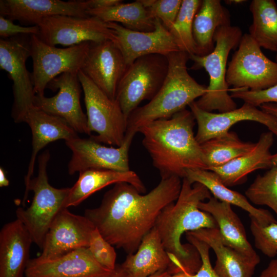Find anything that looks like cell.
I'll return each mask as SVG.
<instances>
[{
  "label": "cell",
  "instance_id": "d4e9b609",
  "mask_svg": "<svg viewBox=\"0 0 277 277\" xmlns=\"http://www.w3.org/2000/svg\"><path fill=\"white\" fill-rule=\"evenodd\" d=\"M121 266L131 277H148L166 270L174 273L173 264L155 227L144 237L136 251L128 254Z\"/></svg>",
  "mask_w": 277,
  "mask_h": 277
},
{
  "label": "cell",
  "instance_id": "7bdbcfd3",
  "mask_svg": "<svg viewBox=\"0 0 277 277\" xmlns=\"http://www.w3.org/2000/svg\"><path fill=\"white\" fill-rule=\"evenodd\" d=\"M263 111L271 114L277 118V104L272 103L264 104L260 106Z\"/></svg>",
  "mask_w": 277,
  "mask_h": 277
},
{
  "label": "cell",
  "instance_id": "5bb4252c",
  "mask_svg": "<svg viewBox=\"0 0 277 277\" xmlns=\"http://www.w3.org/2000/svg\"><path fill=\"white\" fill-rule=\"evenodd\" d=\"M81 84L78 72H65L53 79L47 87L52 90L58 89L51 97L36 95L34 98L35 108L49 114L63 118L76 132L91 135L87 115L80 103Z\"/></svg>",
  "mask_w": 277,
  "mask_h": 277
},
{
  "label": "cell",
  "instance_id": "83f0119b",
  "mask_svg": "<svg viewBox=\"0 0 277 277\" xmlns=\"http://www.w3.org/2000/svg\"><path fill=\"white\" fill-rule=\"evenodd\" d=\"M185 177L192 183L197 182L204 185L213 197L219 201L235 205L247 211L249 217L254 218L262 225L277 222L268 210L254 207L245 196L225 186L219 176L212 171L189 169L186 171Z\"/></svg>",
  "mask_w": 277,
  "mask_h": 277
},
{
  "label": "cell",
  "instance_id": "d6986e66",
  "mask_svg": "<svg viewBox=\"0 0 277 277\" xmlns=\"http://www.w3.org/2000/svg\"><path fill=\"white\" fill-rule=\"evenodd\" d=\"M113 271L101 265L84 247L54 259H30L25 277H108Z\"/></svg>",
  "mask_w": 277,
  "mask_h": 277
},
{
  "label": "cell",
  "instance_id": "ab89813d",
  "mask_svg": "<svg viewBox=\"0 0 277 277\" xmlns=\"http://www.w3.org/2000/svg\"><path fill=\"white\" fill-rule=\"evenodd\" d=\"M39 28L37 25L23 27L15 25L13 21L0 15V36L1 38H7L21 35L38 36Z\"/></svg>",
  "mask_w": 277,
  "mask_h": 277
},
{
  "label": "cell",
  "instance_id": "e0dca14e",
  "mask_svg": "<svg viewBox=\"0 0 277 277\" xmlns=\"http://www.w3.org/2000/svg\"><path fill=\"white\" fill-rule=\"evenodd\" d=\"M95 228L85 215L73 214L67 208L63 209L52 223L38 257L54 259L78 248H87Z\"/></svg>",
  "mask_w": 277,
  "mask_h": 277
},
{
  "label": "cell",
  "instance_id": "ba28073f",
  "mask_svg": "<svg viewBox=\"0 0 277 277\" xmlns=\"http://www.w3.org/2000/svg\"><path fill=\"white\" fill-rule=\"evenodd\" d=\"M78 77L84 91L87 124L91 135L99 143L119 147L123 143L127 120L119 103L110 98L81 71Z\"/></svg>",
  "mask_w": 277,
  "mask_h": 277
},
{
  "label": "cell",
  "instance_id": "f1b7e54d",
  "mask_svg": "<svg viewBox=\"0 0 277 277\" xmlns=\"http://www.w3.org/2000/svg\"><path fill=\"white\" fill-rule=\"evenodd\" d=\"M228 25H230L229 12L220 0L202 1L192 26L196 55H205L212 52L215 46L214 37L216 30Z\"/></svg>",
  "mask_w": 277,
  "mask_h": 277
},
{
  "label": "cell",
  "instance_id": "30bf717a",
  "mask_svg": "<svg viewBox=\"0 0 277 277\" xmlns=\"http://www.w3.org/2000/svg\"><path fill=\"white\" fill-rule=\"evenodd\" d=\"M30 36L21 35L0 39V67L13 82L12 116L16 123L23 122L27 113L34 107L31 74L26 66L31 56Z\"/></svg>",
  "mask_w": 277,
  "mask_h": 277
},
{
  "label": "cell",
  "instance_id": "ee69618b",
  "mask_svg": "<svg viewBox=\"0 0 277 277\" xmlns=\"http://www.w3.org/2000/svg\"><path fill=\"white\" fill-rule=\"evenodd\" d=\"M108 277H131V276L124 270L121 265H117L113 273Z\"/></svg>",
  "mask_w": 277,
  "mask_h": 277
},
{
  "label": "cell",
  "instance_id": "5b68a950",
  "mask_svg": "<svg viewBox=\"0 0 277 277\" xmlns=\"http://www.w3.org/2000/svg\"><path fill=\"white\" fill-rule=\"evenodd\" d=\"M243 35L238 26L221 27L214 34L215 46L212 52L205 55H189V59L193 61L191 69L203 68L209 77L207 92L195 101L202 110L224 112L236 108V103L228 93L226 65L230 51L239 46Z\"/></svg>",
  "mask_w": 277,
  "mask_h": 277
},
{
  "label": "cell",
  "instance_id": "8d00e7d4",
  "mask_svg": "<svg viewBox=\"0 0 277 277\" xmlns=\"http://www.w3.org/2000/svg\"><path fill=\"white\" fill-rule=\"evenodd\" d=\"M87 248L93 258L101 265L110 270H115L116 253L114 248L96 228L91 233Z\"/></svg>",
  "mask_w": 277,
  "mask_h": 277
},
{
  "label": "cell",
  "instance_id": "f6af8a7d",
  "mask_svg": "<svg viewBox=\"0 0 277 277\" xmlns=\"http://www.w3.org/2000/svg\"><path fill=\"white\" fill-rule=\"evenodd\" d=\"M9 185V181L8 180L6 174L2 167L0 168V187H7Z\"/></svg>",
  "mask_w": 277,
  "mask_h": 277
},
{
  "label": "cell",
  "instance_id": "836d02e7",
  "mask_svg": "<svg viewBox=\"0 0 277 277\" xmlns=\"http://www.w3.org/2000/svg\"><path fill=\"white\" fill-rule=\"evenodd\" d=\"M245 195L253 204L267 206L277 215V166L258 175L246 190Z\"/></svg>",
  "mask_w": 277,
  "mask_h": 277
},
{
  "label": "cell",
  "instance_id": "7402d4cb",
  "mask_svg": "<svg viewBox=\"0 0 277 277\" xmlns=\"http://www.w3.org/2000/svg\"><path fill=\"white\" fill-rule=\"evenodd\" d=\"M33 243L18 219L5 224L0 231V277H24Z\"/></svg>",
  "mask_w": 277,
  "mask_h": 277
},
{
  "label": "cell",
  "instance_id": "3957f363",
  "mask_svg": "<svg viewBox=\"0 0 277 277\" xmlns=\"http://www.w3.org/2000/svg\"><path fill=\"white\" fill-rule=\"evenodd\" d=\"M195 118L190 110L180 111L171 118L156 120L140 127L142 144L162 179L184 178L189 169L207 168L200 144L193 132Z\"/></svg>",
  "mask_w": 277,
  "mask_h": 277
},
{
  "label": "cell",
  "instance_id": "cb8c5ba5",
  "mask_svg": "<svg viewBox=\"0 0 277 277\" xmlns=\"http://www.w3.org/2000/svg\"><path fill=\"white\" fill-rule=\"evenodd\" d=\"M198 207L213 217L225 245L242 255L260 263V256L247 240L243 225L230 204L211 196L208 201L200 202Z\"/></svg>",
  "mask_w": 277,
  "mask_h": 277
},
{
  "label": "cell",
  "instance_id": "ffe728a7",
  "mask_svg": "<svg viewBox=\"0 0 277 277\" xmlns=\"http://www.w3.org/2000/svg\"><path fill=\"white\" fill-rule=\"evenodd\" d=\"M87 1L1 0V15L10 19L37 25L43 19L67 15L81 17L90 16L87 13Z\"/></svg>",
  "mask_w": 277,
  "mask_h": 277
},
{
  "label": "cell",
  "instance_id": "60d3db41",
  "mask_svg": "<svg viewBox=\"0 0 277 277\" xmlns=\"http://www.w3.org/2000/svg\"><path fill=\"white\" fill-rule=\"evenodd\" d=\"M88 9L111 7L122 3L121 0H88Z\"/></svg>",
  "mask_w": 277,
  "mask_h": 277
},
{
  "label": "cell",
  "instance_id": "44dd1931",
  "mask_svg": "<svg viewBox=\"0 0 277 277\" xmlns=\"http://www.w3.org/2000/svg\"><path fill=\"white\" fill-rule=\"evenodd\" d=\"M273 135L270 131L262 133L250 151L222 166L207 170L215 172L222 183L229 187L243 183L249 173L256 170L270 169L277 166V152L270 151Z\"/></svg>",
  "mask_w": 277,
  "mask_h": 277
},
{
  "label": "cell",
  "instance_id": "b9f144b4",
  "mask_svg": "<svg viewBox=\"0 0 277 277\" xmlns=\"http://www.w3.org/2000/svg\"><path fill=\"white\" fill-rule=\"evenodd\" d=\"M259 277H277V255L270 261Z\"/></svg>",
  "mask_w": 277,
  "mask_h": 277
},
{
  "label": "cell",
  "instance_id": "2e32d148",
  "mask_svg": "<svg viewBox=\"0 0 277 277\" xmlns=\"http://www.w3.org/2000/svg\"><path fill=\"white\" fill-rule=\"evenodd\" d=\"M127 68L120 49L112 40L107 39L90 42L80 70L110 98L114 100L118 84Z\"/></svg>",
  "mask_w": 277,
  "mask_h": 277
},
{
  "label": "cell",
  "instance_id": "c3c4849f",
  "mask_svg": "<svg viewBox=\"0 0 277 277\" xmlns=\"http://www.w3.org/2000/svg\"><path fill=\"white\" fill-rule=\"evenodd\" d=\"M226 3L228 4H241L242 3L245 2L246 1L244 0H230V1H225Z\"/></svg>",
  "mask_w": 277,
  "mask_h": 277
},
{
  "label": "cell",
  "instance_id": "f546056e",
  "mask_svg": "<svg viewBox=\"0 0 277 277\" xmlns=\"http://www.w3.org/2000/svg\"><path fill=\"white\" fill-rule=\"evenodd\" d=\"M87 12L89 16L96 17L105 23H120L125 28L134 31L148 32L155 29L154 19L140 0L88 9Z\"/></svg>",
  "mask_w": 277,
  "mask_h": 277
},
{
  "label": "cell",
  "instance_id": "d6a6232c",
  "mask_svg": "<svg viewBox=\"0 0 277 277\" xmlns=\"http://www.w3.org/2000/svg\"><path fill=\"white\" fill-rule=\"evenodd\" d=\"M201 3L200 0H182L176 19L169 30L179 50L189 55L197 54L192 26L194 17Z\"/></svg>",
  "mask_w": 277,
  "mask_h": 277
},
{
  "label": "cell",
  "instance_id": "9c48e42d",
  "mask_svg": "<svg viewBox=\"0 0 277 277\" xmlns=\"http://www.w3.org/2000/svg\"><path fill=\"white\" fill-rule=\"evenodd\" d=\"M226 80L234 88H268L277 84V63L263 53L248 33L244 34L229 63Z\"/></svg>",
  "mask_w": 277,
  "mask_h": 277
},
{
  "label": "cell",
  "instance_id": "ac0fdd59",
  "mask_svg": "<svg viewBox=\"0 0 277 277\" xmlns=\"http://www.w3.org/2000/svg\"><path fill=\"white\" fill-rule=\"evenodd\" d=\"M189 107L197 124L195 138L200 144L226 134L234 124L245 121L263 124L277 136V118L250 104L244 103L240 108L219 113L202 110L197 106L195 101Z\"/></svg>",
  "mask_w": 277,
  "mask_h": 277
},
{
  "label": "cell",
  "instance_id": "8fae6325",
  "mask_svg": "<svg viewBox=\"0 0 277 277\" xmlns=\"http://www.w3.org/2000/svg\"><path fill=\"white\" fill-rule=\"evenodd\" d=\"M31 57L33 61L31 78L36 95H44L48 84L65 72H78L89 49L90 42L66 48L47 44L38 36H30Z\"/></svg>",
  "mask_w": 277,
  "mask_h": 277
},
{
  "label": "cell",
  "instance_id": "277c9868",
  "mask_svg": "<svg viewBox=\"0 0 277 277\" xmlns=\"http://www.w3.org/2000/svg\"><path fill=\"white\" fill-rule=\"evenodd\" d=\"M167 56L169 69L164 84L152 99L131 113L126 131L136 133L146 124L170 118L207 92V87L198 83L188 72L187 53L179 50Z\"/></svg>",
  "mask_w": 277,
  "mask_h": 277
},
{
  "label": "cell",
  "instance_id": "e575fe53",
  "mask_svg": "<svg viewBox=\"0 0 277 277\" xmlns=\"http://www.w3.org/2000/svg\"><path fill=\"white\" fill-rule=\"evenodd\" d=\"M250 218V230L255 247L264 255L272 258L277 255V222L262 225Z\"/></svg>",
  "mask_w": 277,
  "mask_h": 277
},
{
  "label": "cell",
  "instance_id": "4316f807",
  "mask_svg": "<svg viewBox=\"0 0 277 277\" xmlns=\"http://www.w3.org/2000/svg\"><path fill=\"white\" fill-rule=\"evenodd\" d=\"M118 183L130 184L141 193L146 191L143 183L133 171L87 169L79 172L78 180L70 187L65 207L76 206L96 191Z\"/></svg>",
  "mask_w": 277,
  "mask_h": 277
},
{
  "label": "cell",
  "instance_id": "7dc6e473",
  "mask_svg": "<svg viewBox=\"0 0 277 277\" xmlns=\"http://www.w3.org/2000/svg\"><path fill=\"white\" fill-rule=\"evenodd\" d=\"M193 274L186 271H179L171 275L170 277H193Z\"/></svg>",
  "mask_w": 277,
  "mask_h": 277
},
{
  "label": "cell",
  "instance_id": "f35d334b",
  "mask_svg": "<svg viewBox=\"0 0 277 277\" xmlns=\"http://www.w3.org/2000/svg\"><path fill=\"white\" fill-rule=\"evenodd\" d=\"M186 237L188 242L196 249L202 260L200 268L196 273L193 274V277H220L211 265L209 255L210 247L204 242L187 232L186 233Z\"/></svg>",
  "mask_w": 277,
  "mask_h": 277
},
{
  "label": "cell",
  "instance_id": "1f68e13d",
  "mask_svg": "<svg viewBox=\"0 0 277 277\" xmlns=\"http://www.w3.org/2000/svg\"><path fill=\"white\" fill-rule=\"evenodd\" d=\"M255 144L241 141L235 133L230 131L203 143L200 145L206 170L226 164L250 151Z\"/></svg>",
  "mask_w": 277,
  "mask_h": 277
},
{
  "label": "cell",
  "instance_id": "603a6c76",
  "mask_svg": "<svg viewBox=\"0 0 277 277\" xmlns=\"http://www.w3.org/2000/svg\"><path fill=\"white\" fill-rule=\"evenodd\" d=\"M23 122L29 126L32 135V151L25 177L26 188L33 173L38 152L49 143L58 140L65 141L78 136L76 132L63 118L49 114L35 107L26 114Z\"/></svg>",
  "mask_w": 277,
  "mask_h": 277
},
{
  "label": "cell",
  "instance_id": "7c38bea8",
  "mask_svg": "<svg viewBox=\"0 0 277 277\" xmlns=\"http://www.w3.org/2000/svg\"><path fill=\"white\" fill-rule=\"evenodd\" d=\"M136 132L127 131L123 143L116 148L107 147L92 138L78 136L65 141L72 152L68 165L69 174L87 169H107L118 171L130 170L129 151Z\"/></svg>",
  "mask_w": 277,
  "mask_h": 277
},
{
  "label": "cell",
  "instance_id": "7a4b0ae2",
  "mask_svg": "<svg viewBox=\"0 0 277 277\" xmlns=\"http://www.w3.org/2000/svg\"><path fill=\"white\" fill-rule=\"evenodd\" d=\"M211 197L204 185L192 183L184 177L175 202L165 207L158 216L155 227L176 272L183 270L194 274L201 266V258L196 249L190 243L182 244L181 239L188 232L217 228L213 217L198 207L200 202Z\"/></svg>",
  "mask_w": 277,
  "mask_h": 277
},
{
  "label": "cell",
  "instance_id": "4fadbf2b",
  "mask_svg": "<svg viewBox=\"0 0 277 277\" xmlns=\"http://www.w3.org/2000/svg\"><path fill=\"white\" fill-rule=\"evenodd\" d=\"M39 38L48 45L72 46L85 42L112 39L106 23L94 16L81 17L55 15L41 20Z\"/></svg>",
  "mask_w": 277,
  "mask_h": 277
},
{
  "label": "cell",
  "instance_id": "6da1fadb",
  "mask_svg": "<svg viewBox=\"0 0 277 277\" xmlns=\"http://www.w3.org/2000/svg\"><path fill=\"white\" fill-rule=\"evenodd\" d=\"M181 179L173 176L161 179L145 194L130 184L116 183L106 192L100 206L86 209L84 215L109 243L128 254L134 253L155 227L162 211L177 199Z\"/></svg>",
  "mask_w": 277,
  "mask_h": 277
},
{
  "label": "cell",
  "instance_id": "681fc988",
  "mask_svg": "<svg viewBox=\"0 0 277 277\" xmlns=\"http://www.w3.org/2000/svg\"><path fill=\"white\" fill-rule=\"evenodd\" d=\"M275 60H276V62L277 63V51L276 52Z\"/></svg>",
  "mask_w": 277,
  "mask_h": 277
},
{
  "label": "cell",
  "instance_id": "484cf974",
  "mask_svg": "<svg viewBox=\"0 0 277 277\" xmlns=\"http://www.w3.org/2000/svg\"><path fill=\"white\" fill-rule=\"evenodd\" d=\"M206 243L216 256L213 269L220 277H252L259 264L225 245L217 228H202L188 232Z\"/></svg>",
  "mask_w": 277,
  "mask_h": 277
},
{
  "label": "cell",
  "instance_id": "9a60e30c",
  "mask_svg": "<svg viewBox=\"0 0 277 277\" xmlns=\"http://www.w3.org/2000/svg\"><path fill=\"white\" fill-rule=\"evenodd\" d=\"M112 33V41L121 50L127 67L137 58L151 54L168 55L179 51L169 30L159 18H154L152 31H134L116 23H106Z\"/></svg>",
  "mask_w": 277,
  "mask_h": 277
},
{
  "label": "cell",
  "instance_id": "74e56055",
  "mask_svg": "<svg viewBox=\"0 0 277 277\" xmlns=\"http://www.w3.org/2000/svg\"><path fill=\"white\" fill-rule=\"evenodd\" d=\"M229 91L232 98L242 100L244 103L255 107H260L267 103L277 104V84L268 88L260 90L232 88L229 90Z\"/></svg>",
  "mask_w": 277,
  "mask_h": 277
},
{
  "label": "cell",
  "instance_id": "bcb514c9",
  "mask_svg": "<svg viewBox=\"0 0 277 277\" xmlns=\"http://www.w3.org/2000/svg\"><path fill=\"white\" fill-rule=\"evenodd\" d=\"M172 274L170 270H166L156 272L148 277H170Z\"/></svg>",
  "mask_w": 277,
  "mask_h": 277
},
{
  "label": "cell",
  "instance_id": "8992f818",
  "mask_svg": "<svg viewBox=\"0 0 277 277\" xmlns=\"http://www.w3.org/2000/svg\"><path fill=\"white\" fill-rule=\"evenodd\" d=\"M50 159L48 151L38 158L37 175L25 188L23 204H25L30 190L33 192L32 203L26 209L16 210V219L29 232L33 242L42 249L45 236L57 214L64 208L70 188H56L49 183L47 166Z\"/></svg>",
  "mask_w": 277,
  "mask_h": 277
},
{
  "label": "cell",
  "instance_id": "52a82bcc",
  "mask_svg": "<svg viewBox=\"0 0 277 277\" xmlns=\"http://www.w3.org/2000/svg\"><path fill=\"white\" fill-rule=\"evenodd\" d=\"M166 55L151 54L128 66L118 84L116 100L128 120L143 101H150L161 89L168 74Z\"/></svg>",
  "mask_w": 277,
  "mask_h": 277
},
{
  "label": "cell",
  "instance_id": "4dcf8cb0",
  "mask_svg": "<svg viewBox=\"0 0 277 277\" xmlns=\"http://www.w3.org/2000/svg\"><path fill=\"white\" fill-rule=\"evenodd\" d=\"M249 34L261 48L277 51V5L273 0H253Z\"/></svg>",
  "mask_w": 277,
  "mask_h": 277
},
{
  "label": "cell",
  "instance_id": "d590c367",
  "mask_svg": "<svg viewBox=\"0 0 277 277\" xmlns=\"http://www.w3.org/2000/svg\"><path fill=\"white\" fill-rule=\"evenodd\" d=\"M153 18H159L169 30L178 15L182 0H140Z\"/></svg>",
  "mask_w": 277,
  "mask_h": 277
}]
</instances>
